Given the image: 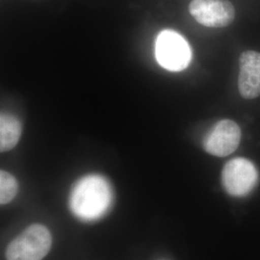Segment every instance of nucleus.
<instances>
[{
	"label": "nucleus",
	"mask_w": 260,
	"mask_h": 260,
	"mask_svg": "<svg viewBox=\"0 0 260 260\" xmlns=\"http://www.w3.org/2000/svg\"><path fill=\"white\" fill-rule=\"evenodd\" d=\"M238 89L242 98L253 100L260 95V52L248 50L239 58Z\"/></svg>",
	"instance_id": "obj_7"
},
{
	"label": "nucleus",
	"mask_w": 260,
	"mask_h": 260,
	"mask_svg": "<svg viewBox=\"0 0 260 260\" xmlns=\"http://www.w3.org/2000/svg\"><path fill=\"white\" fill-rule=\"evenodd\" d=\"M258 180L257 169L246 158H234L229 161L222 172L223 188L233 197L249 195L258 184Z\"/></svg>",
	"instance_id": "obj_4"
},
{
	"label": "nucleus",
	"mask_w": 260,
	"mask_h": 260,
	"mask_svg": "<svg viewBox=\"0 0 260 260\" xmlns=\"http://www.w3.org/2000/svg\"><path fill=\"white\" fill-rule=\"evenodd\" d=\"M155 55L159 65L171 72L186 69L192 58V51L184 38L174 30H163L155 43Z\"/></svg>",
	"instance_id": "obj_3"
},
{
	"label": "nucleus",
	"mask_w": 260,
	"mask_h": 260,
	"mask_svg": "<svg viewBox=\"0 0 260 260\" xmlns=\"http://www.w3.org/2000/svg\"><path fill=\"white\" fill-rule=\"evenodd\" d=\"M52 238L47 226L35 223L10 243L7 260H43L51 249Z\"/></svg>",
	"instance_id": "obj_2"
},
{
	"label": "nucleus",
	"mask_w": 260,
	"mask_h": 260,
	"mask_svg": "<svg viewBox=\"0 0 260 260\" xmlns=\"http://www.w3.org/2000/svg\"><path fill=\"white\" fill-rule=\"evenodd\" d=\"M22 125L14 114L2 112L0 116V150L6 152L14 149L19 143Z\"/></svg>",
	"instance_id": "obj_8"
},
{
	"label": "nucleus",
	"mask_w": 260,
	"mask_h": 260,
	"mask_svg": "<svg viewBox=\"0 0 260 260\" xmlns=\"http://www.w3.org/2000/svg\"><path fill=\"white\" fill-rule=\"evenodd\" d=\"M112 201L111 184L101 175H87L78 179L70 196L73 213L83 221L102 218L109 210Z\"/></svg>",
	"instance_id": "obj_1"
},
{
	"label": "nucleus",
	"mask_w": 260,
	"mask_h": 260,
	"mask_svg": "<svg viewBox=\"0 0 260 260\" xmlns=\"http://www.w3.org/2000/svg\"><path fill=\"white\" fill-rule=\"evenodd\" d=\"M241 140V129L232 120L219 121L204 140L205 151L214 156L225 157L238 148Z\"/></svg>",
	"instance_id": "obj_6"
},
{
	"label": "nucleus",
	"mask_w": 260,
	"mask_h": 260,
	"mask_svg": "<svg viewBox=\"0 0 260 260\" xmlns=\"http://www.w3.org/2000/svg\"><path fill=\"white\" fill-rule=\"evenodd\" d=\"M19 184L17 179L6 171L0 172V203L7 205L18 194Z\"/></svg>",
	"instance_id": "obj_9"
},
{
	"label": "nucleus",
	"mask_w": 260,
	"mask_h": 260,
	"mask_svg": "<svg viewBox=\"0 0 260 260\" xmlns=\"http://www.w3.org/2000/svg\"><path fill=\"white\" fill-rule=\"evenodd\" d=\"M189 13L205 27H226L235 19V9L229 0H192Z\"/></svg>",
	"instance_id": "obj_5"
}]
</instances>
